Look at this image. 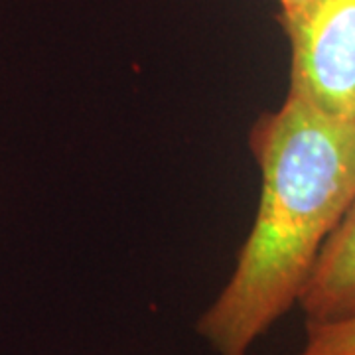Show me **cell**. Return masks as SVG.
<instances>
[{"label":"cell","mask_w":355,"mask_h":355,"mask_svg":"<svg viewBox=\"0 0 355 355\" xmlns=\"http://www.w3.org/2000/svg\"><path fill=\"white\" fill-rule=\"evenodd\" d=\"M261 200L237 265L196 330L217 355H249L298 306L355 200V121L286 95L249 130Z\"/></svg>","instance_id":"6da1fadb"},{"label":"cell","mask_w":355,"mask_h":355,"mask_svg":"<svg viewBox=\"0 0 355 355\" xmlns=\"http://www.w3.org/2000/svg\"><path fill=\"white\" fill-rule=\"evenodd\" d=\"M279 22L291 46L288 95L355 121V0H310Z\"/></svg>","instance_id":"7a4b0ae2"},{"label":"cell","mask_w":355,"mask_h":355,"mask_svg":"<svg viewBox=\"0 0 355 355\" xmlns=\"http://www.w3.org/2000/svg\"><path fill=\"white\" fill-rule=\"evenodd\" d=\"M298 308L306 326L355 318V200L318 257Z\"/></svg>","instance_id":"3957f363"},{"label":"cell","mask_w":355,"mask_h":355,"mask_svg":"<svg viewBox=\"0 0 355 355\" xmlns=\"http://www.w3.org/2000/svg\"><path fill=\"white\" fill-rule=\"evenodd\" d=\"M296 355H355V318L338 324L306 326V342Z\"/></svg>","instance_id":"277c9868"},{"label":"cell","mask_w":355,"mask_h":355,"mask_svg":"<svg viewBox=\"0 0 355 355\" xmlns=\"http://www.w3.org/2000/svg\"><path fill=\"white\" fill-rule=\"evenodd\" d=\"M277 2H279V14H282V12H292V10H296V8H300V6L308 4L310 0H277Z\"/></svg>","instance_id":"5b68a950"}]
</instances>
